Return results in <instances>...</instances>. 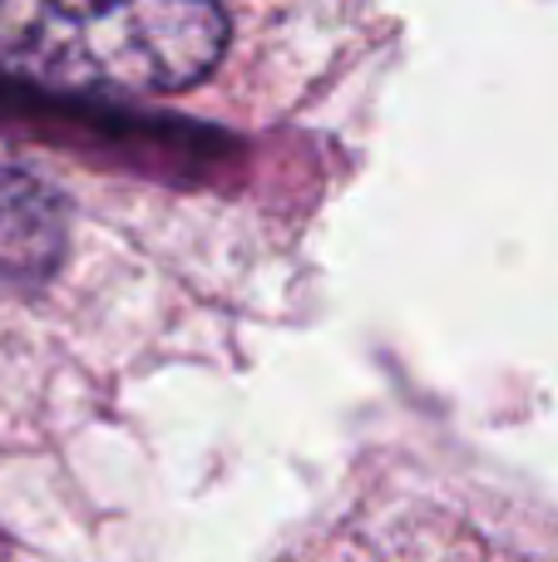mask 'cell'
Masks as SVG:
<instances>
[{
	"label": "cell",
	"instance_id": "obj_1",
	"mask_svg": "<svg viewBox=\"0 0 558 562\" xmlns=\"http://www.w3.org/2000/svg\"><path fill=\"white\" fill-rule=\"evenodd\" d=\"M223 49L217 0H0V69L65 94H178Z\"/></svg>",
	"mask_w": 558,
	"mask_h": 562
},
{
	"label": "cell",
	"instance_id": "obj_2",
	"mask_svg": "<svg viewBox=\"0 0 558 562\" xmlns=\"http://www.w3.org/2000/svg\"><path fill=\"white\" fill-rule=\"evenodd\" d=\"M65 243V213L45 183L0 158V262L20 272H40L59 257Z\"/></svg>",
	"mask_w": 558,
	"mask_h": 562
}]
</instances>
